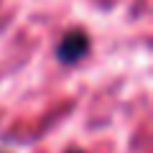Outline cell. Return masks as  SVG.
Returning a JSON list of instances; mask_svg holds the SVG:
<instances>
[{"label":"cell","instance_id":"obj_3","mask_svg":"<svg viewBox=\"0 0 153 153\" xmlns=\"http://www.w3.org/2000/svg\"><path fill=\"white\" fill-rule=\"evenodd\" d=\"M0 153H3V151H0Z\"/></svg>","mask_w":153,"mask_h":153},{"label":"cell","instance_id":"obj_2","mask_svg":"<svg viewBox=\"0 0 153 153\" xmlns=\"http://www.w3.org/2000/svg\"><path fill=\"white\" fill-rule=\"evenodd\" d=\"M66 153H84V151H76V148H74V151H66Z\"/></svg>","mask_w":153,"mask_h":153},{"label":"cell","instance_id":"obj_1","mask_svg":"<svg viewBox=\"0 0 153 153\" xmlns=\"http://www.w3.org/2000/svg\"><path fill=\"white\" fill-rule=\"evenodd\" d=\"M89 51V36L84 31H69L64 38L59 41L56 46V59L61 64H76V61H82Z\"/></svg>","mask_w":153,"mask_h":153}]
</instances>
